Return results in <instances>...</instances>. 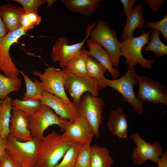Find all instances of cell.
<instances>
[{
  "instance_id": "cell-16",
  "label": "cell",
  "mask_w": 167,
  "mask_h": 167,
  "mask_svg": "<svg viewBox=\"0 0 167 167\" xmlns=\"http://www.w3.org/2000/svg\"><path fill=\"white\" fill-rule=\"evenodd\" d=\"M9 135L21 142H27L33 139L29 128L27 116L13 106Z\"/></svg>"
},
{
  "instance_id": "cell-39",
  "label": "cell",
  "mask_w": 167,
  "mask_h": 167,
  "mask_svg": "<svg viewBox=\"0 0 167 167\" xmlns=\"http://www.w3.org/2000/svg\"><path fill=\"white\" fill-rule=\"evenodd\" d=\"M6 28L0 15V40L7 33Z\"/></svg>"
},
{
  "instance_id": "cell-21",
  "label": "cell",
  "mask_w": 167,
  "mask_h": 167,
  "mask_svg": "<svg viewBox=\"0 0 167 167\" xmlns=\"http://www.w3.org/2000/svg\"><path fill=\"white\" fill-rule=\"evenodd\" d=\"M101 0H61L68 10L87 17L92 16L99 7Z\"/></svg>"
},
{
  "instance_id": "cell-28",
  "label": "cell",
  "mask_w": 167,
  "mask_h": 167,
  "mask_svg": "<svg viewBox=\"0 0 167 167\" xmlns=\"http://www.w3.org/2000/svg\"><path fill=\"white\" fill-rule=\"evenodd\" d=\"M160 33L158 31L153 29L149 37L150 41L143 48L144 51H152L157 57H161L167 54V46L160 40Z\"/></svg>"
},
{
  "instance_id": "cell-30",
  "label": "cell",
  "mask_w": 167,
  "mask_h": 167,
  "mask_svg": "<svg viewBox=\"0 0 167 167\" xmlns=\"http://www.w3.org/2000/svg\"><path fill=\"white\" fill-rule=\"evenodd\" d=\"M82 144L74 141L64 156L61 161L54 167H75L77 155Z\"/></svg>"
},
{
  "instance_id": "cell-34",
  "label": "cell",
  "mask_w": 167,
  "mask_h": 167,
  "mask_svg": "<svg viewBox=\"0 0 167 167\" xmlns=\"http://www.w3.org/2000/svg\"><path fill=\"white\" fill-rule=\"evenodd\" d=\"M145 26L161 32L164 38L167 41V14L159 21L146 22L145 23Z\"/></svg>"
},
{
  "instance_id": "cell-9",
  "label": "cell",
  "mask_w": 167,
  "mask_h": 167,
  "mask_svg": "<svg viewBox=\"0 0 167 167\" xmlns=\"http://www.w3.org/2000/svg\"><path fill=\"white\" fill-rule=\"evenodd\" d=\"M31 72L40 79L44 90L59 97L67 104L75 105L67 97L64 88V69H61L52 66L46 68L43 73L36 71Z\"/></svg>"
},
{
  "instance_id": "cell-40",
  "label": "cell",
  "mask_w": 167,
  "mask_h": 167,
  "mask_svg": "<svg viewBox=\"0 0 167 167\" xmlns=\"http://www.w3.org/2000/svg\"><path fill=\"white\" fill-rule=\"evenodd\" d=\"M4 150L5 143L4 139L0 137V159Z\"/></svg>"
},
{
  "instance_id": "cell-35",
  "label": "cell",
  "mask_w": 167,
  "mask_h": 167,
  "mask_svg": "<svg viewBox=\"0 0 167 167\" xmlns=\"http://www.w3.org/2000/svg\"><path fill=\"white\" fill-rule=\"evenodd\" d=\"M0 167H18L4 150L0 159Z\"/></svg>"
},
{
  "instance_id": "cell-13",
  "label": "cell",
  "mask_w": 167,
  "mask_h": 167,
  "mask_svg": "<svg viewBox=\"0 0 167 167\" xmlns=\"http://www.w3.org/2000/svg\"><path fill=\"white\" fill-rule=\"evenodd\" d=\"M137 97L140 100L167 105V91L159 82L144 75L139 76Z\"/></svg>"
},
{
  "instance_id": "cell-22",
  "label": "cell",
  "mask_w": 167,
  "mask_h": 167,
  "mask_svg": "<svg viewBox=\"0 0 167 167\" xmlns=\"http://www.w3.org/2000/svg\"><path fill=\"white\" fill-rule=\"evenodd\" d=\"M113 161L108 149L95 144L91 147L89 167H112Z\"/></svg>"
},
{
  "instance_id": "cell-23",
  "label": "cell",
  "mask_w": 167,
  "mask_h": 167,
  "mask_svg": "<svg viewBox=\"0 0 167 167\" xmlns=\"http://www.w3.org/2000/svg\"><path fill=\"white\" fill-rule=\"evenodd\" d=\"M88 55V51L85 48H82L77 55L69 61L65 68L76 75L88 77L86 62Z\"/></svg>"
},
{
  "instance_id": "cell-14",
  "label": "cell",
  "mask_w": 167,
  "mask_h": 167,
  "mask_svg": "<svg viewBox=\"0 0 167 167\" xmlns=\"http://www.w3.org/2000/svg\"><path fill=\"white\" fill-rule=\"evenodd\" d=\"M38 99L43 105L48 106L54 110L59 117L71 123L76 122L80 116L78 107L67 104L59 97L45 90Z\"/></svg>"
},
{
  "instance_id": "cell-2",
  "label": "cell",
  "mask_w": 167,
  "mask_h": 167,
  "mask_svg": "<svg viewBox=\"0 0 167 167\" xmlns=\"http://www.w3.org/2000/svg\"><path fill=\"white\" fill-rule=\"evenodd\" d=\"M138 76L134 66L128 65L126 74L120 78L110 79L104 76L98 81L102 88L108 86L117 91L138 114L141 115L143 112V101L137 97L134 91L135 86L138 84Z\"/></svg>"
},
{
  "instance_id": "cell-20",
  "label": "cell",
  "mask_w": 167,
  "mask_h": 167,
  "mask_svg": "<svg viewBox=\"0 0 167 167\" xmlns=\"http://www.w3.org/2000/svg\"><path fill=\"white\" fill-rule=\"evenodd\" d=\"M143 6L140 3L134 6L129 17L126 19V24L121 36L122 40L133 36L134 31L137 28L143 30L145 22L143 17Z\"/></svg>"
},
{
  "instance_id": "cell-17",
  "label": "cell",
  "mask_w": 167,
  "mask_h": 167,
  "mask_svg": "<svg viewBox=\"0 0 167 167\" xmlns=\"http://www.w3.org/2000/svg\"><path fill=\"white\" fill-rule=\"evenodd\" d=\"M86 42L89 49L88 55L95 58L104 66L113 79L118 78L120 71L117 68H114L110 56L106 50L99 44L90 38L87 40Z\"/></svg>"
},
{
  "instance_id": "cell-5",
  "label": "cell",
  "mask_w": 167,
  "mask_h": 167,
  "mask_svg": "<svg viewBox=\"0 0 167 167\" xmlns=\"http://www.w3.org/2000/svg\"><path fill=\"white\" fill-rule=\"evenodd\" d=\"M89 36L101 45L108 53L113 66L118 67L121 56V42L118 39L116 32L106 21L99 20L91 30Z\"/></svg>"
},
{
  "instance_id": "cell-1",
  "label": "cell",
  "mask_w": 167,
  "mask_h": 167,
  "mask_svg": "<svg viewBox=\"0 0 167 167\" xmlns=\"http://www.w3.org/2000/svg\"><path fill=\"white\" fill-rule=\"evenodd\" d=\"M74 142L53 130L40 142L36 152L37 165L39 167H55Z\"/></svg>"
},
{
  "instance_id": "cell-6",
  "label": "cell",
  "mask_w": 167,
  "mask_h": 167,
  "mask_svg": "<svg viewBox=\"0 0 167 167\" xmlns=\"http://www.w3.org/2000/svg\"><path fill=\"white\" fill-rule=\"evenodd\" d=\"M152 30L146 33L143 30L139 36H133L121 42V56L125 58V62L128 65L134 66L138 64L143 68L151 69L154 59H146L142 55V51L144 45L149 42Z\"/></svg>"
},
{
  "instance_id": "cell-3",
  "label": "cell",
  "mask_w": 167,
  "mask_h": 167,
  "mask_svg": "<svg viewBox=\"0 0 167 167\" xmlns=\"http://www.w3.org/2000/svg\"><path fill=\"white\" fill-rule=\"evenodd\" d=\"M4 139L5 151L18 167L37 165L36 152L41 141L21 142L10 135Z\"/></svg>"
},
{
  "instance_id": "cell-38",
  "label": "cell",
  "mask_w": 167,
  "mask_h": 167,
  "mask_svg": "<svg viewBox=\"0 0 167 167\" xmlns=\"http://www.w3.org/2000/svg\"><path fill=\"white\" fill-rule=\"evenodd\" d=\"M156 164L157 167H167V153L163 152Z\"/></svg>"
},
{
  "instance_id": "cell-31",
  "label": "cell",
  "mask_w": 167,
  "mask_h": 167,
  "mask_svg": "<svg viewBox=\"0 0 167 167\" xmlns=\"http://www.w3.org/2000/svg\"><path fill=\"white\" fill-rule=\"evenodd\" d=\"M42 18L38 14L25 12L22 16L20 21V26L26 32L33 28L35 25H38Z\"/></svg>"
},
{
  "instance_id": "cell-27",
  "label": "cell",
  "mask_w": 167,
  "mask_h": 167,
  "mask_svg": "<svg viewBox=\"0 0 167 167\" xmlns=\"http://www.w3.org/2000/svg\"><path fill=\"white\" fill-rule=\"evenodd\" d=\"M12 105L27 116L38 110L43 104L39 99L21 100L16 98L12 99Z\"/></svg>"
},
{
  "instance_id": "cell-4",
  "label": "cell",
  "mask_w": 167,
  "mask_h": 167,
  "mask_svg": "<svg viewBox=\"0 0 167 167\" xmlns=\"http://www.w3.org/2000/svg\"><path fill=\"white\" fill-rule=\"evenodd\" d=\"M27 118L33 139L39 141L42 140L44 131L49 127L57 125L63 132L70 123L58 116L49 107L43 105L37 111L27 116Z\"/></svg>"
},
{
  "instance_id": "cell-37",
  "label": "cell",
  "mask_w": 167,
  "mask_h": 167,
  "mask_svg": "<svg viewBox=\"0 0 167 167\" xmlns=\"http://www.w3.org/2000/svg\"><path fill=\"white\" fill-rule=\"evenodd\" d=\"M137 1L136 0H120V2L123 7L126 19L129 17L134 7V5Z\"/></svg>"
},
{
  "instance_id": "cell-29",
  "label": "cell",
  "mask_w": 167,
  "mask_h": 167,
  "mask_svg": "<svg viewBox=\"0 0 167 167\" xmlns=\"http://www.w3.org/2000/svg\"><path fill=\"white\" fill-rule=\"evenodd\" d=\"M87 76L97 81L102 79L107 69L94 58L88 55L86 62Z\"/></svg>"
},
{
  "instance_id": "cell-18",
  "label": "cell",
  "mask_w": 167,
  "mask_h": 167,
  "mask_svg": "<svg viewBox=\"0 0 167 167\" xmlns=\"http://www.w3.org/2000/svg\"><path fill=\"white\" fill-rule=\"evenodd\" d=\"M24 13L22 6L11 4H4L0 6V15L7 33L20 27L21 18Z\"/></svg>"
},
{
  "instance_id": "cell-42",
  "label": "cell",
  "mask_w": 167,
  "mask_h": 167,
  "mask_svg": "<svg viewBox=\"0 0 167 167\" xmlns=\"http://www.w3.org/2000/svg\"><path fill=\"white\" fill-rule=\"evenodd\" d=\"M2 100L0 96V110L1 109V107H2Z\"/></svg>"
},
{
  "instance_id": "cell-11",
  "label": "cell",
  "mask_w": 167,
  "mask_h": 167,
  "mask_svg": "<svg viewBox=\"0 0 167 167\" xmlns=\"http://www.w3.org/2000/svg\"><path fill=\"white\" fill-rule=\"evenodd\" d=\"M26 33L21 27L7 33L0 40V71L10 78L18 76L19 71L10 56L11 46Z\"/></svg>"
},
{
  "instance_id": "cell-33",
  "label": "cell",
  "mask_w": 167,
  "mask_h": 167,
  "mask_svg": "<svg viewBox=\"0 0 167 167\" xmlns=\"http://www.w3.org/2000/svg\"><path fill=\"white\" fill-rule=\"evenodd\" d=\"M20 4L25 13L38 14V9L46 2L45 0H12Z\"/></svg>"
},
{
  "instance_id": "cell-24",
  "label": "cell",
  "mask_w": 167,
  "mask_h": 167,
  "mask_svg": "<svg viewBox=\"0 0 167 167\" xmlns=\"http://www.w3.org/2000/svg\"><path fill=\"white\" fill-rule=\"evenodd\" d=\"M12 99L7 96L2 101L0 110V137L5 139L9 135L10 122L11 115Z\"/></svg>"
},
{
  "instance_id": "cell-43",
  "label": "cell",
  "mask_w": 167,
  "mask_h": 167,
  "mask_svg": "<svg viewBox=\"0 0 167 167\" xmlns=\"http://www.w3.org/2000/svg\"><path fill=\"white\" fill-rule=\"evenodd\" d=\"M39 167L38 165H36L33 167Z\"/></svg>"
},
{
  "instance_id": "cell-10",
  "label": "cell",
  "mask_w": 167,
  "mask_h": 167,
  "mask_svg": "<svg viewBox=\"0 0 167 167\" xmlns=\"http://www.w3.org/2000/svg\"><path fill=\"white\" fill-rule=\"evenodd\" d=\"M135 141L136 147L133 148L131 157L136 165H141L148 160L157 164L163 152L161 143L155 141L152 144L148 143L139 135L137 131L130 136Z\"/></svg>"
},
{
  "instance_id": "cell-36",
  "label": "cell",
  "mask_w": 167,
  "mask_h": 167,
  "mask_svg": "<svg viewBox=\"0 0 167 167\" xmlns=\"http://www.w3.org/2000/svg\"><path fill=\"white\" fill-rule=\"evenodd\" d=\"M165 2L164 0H144L143 3L148 5L152 11L156 14Z\"/></svg>"
},
{
  "instance_id": "cell-7",
  "label": "cell",
  "mask_w": 167,
  "mask_h": 167,
  "mask_svg": "<svg viewBox=\"0 0 167 167\" xmlns=\"http://www.w3.org/2000/svg\"><path fill=\"white\" fill-rule=\"evenodd\" d=\"M64 69V86L70 95L71 101L76 106L79 107L81 97L86 92L98 96L100 89L102 88L96 79L88 77L79 76Z\"/></svg>"
},
{
  "instance_id": "cell-41",
  "label": "cell",
  "mask_w": 167,
  "mask_h": 167,
  "mask_svg": "<svg viewBox=\"0 0 167 167\" xmlns=\"http://www.w3.org/2000/svg\"><path fill=\"white\" fill-rule=\"evenodd\" d=\"M56 0H47L46 2H47V8H49L51 6L53 5L56 2Z\"/></svg>"
},
{
  "instance_id": "cell-25",
  "label": "cell",
  "mask_w": 167,
  "mask_h": 167,
  "mask_svg": "<svg viewBox=\"0 0 167 167\" xmlns=\"http://www.w3.org/2000/svg\"><path fill=\"white\" fill-rule=\"evenodd\" d=\"M22 82L18 76L11 78L3 75L0 71V96L4 100L12 92H19L22 87Z\"/></svg>"
},
{
  "instance_id": "cell-8",
  "label": "cell",
  "mask_w": 167,
  "mask_h": 167,
  "mask_svg": "<svg viewBox=\"0 0 167 167\" xmlns=\"http://www.w3.org/2000/svg\"><path fill=\"white\" fill-rule=\"evenodd\" d=\"M105 102L98 96L89 92L81 97L78 107L81 115L87 120L91 126L95 136H99V127L103 122V110Z\"/></svg>"
},
{
  "instance_id": "cell-19",
  "label": "cell",
  "mask_w": 167,
  "mask_h": 167,
  "mask_svg": "<svg viewBox=\"0 0 167 167\" xmlns=\"http://www.w3.org/2000/svg\"><path fill=\"white\" fill-rule=\"evenodd\" d=\"M108 127L111 133L116 136L122 139L127 138L128 124L126 116L121 108L110 112L108 116Z\"/></svg>"
},
{
  "instance_id": "cell-26",
  "label": "cell",
  "mask_w": 167,
  "mask_h": 167,
  "mask_svg": "<svg viewBox=\"0 0 167 167\" xmlns=\"http://www.w3.org/2000/svg\"><path fill=\"white\" fill-rule=\"evenodd\" d=\"M23 77L26 87V92L24 94L23 100L38 99L44 91L41 81L35 79L32 81L22 71L19 70Z\"/></svg>"
},
{
  "instance_id": "cell-15",
  "label": "cell",
  "mask_w": 167,
  "mask_h": 167,
  "mask_svg": "<svg viewBox=\"0 0 167 167\" xmlns=\"http://www.w3.org/2000/svg\"><path fill=\"white\" fill-rule=\"evenodd\" d=\"M62 135L82 144L89 145L95 136L90 125L81 115L76 122L68 125Z\"/></svg>"
},
{
  "instance_id": "cell-32",
  "label": "cell",
  "mask_w": 167,
  "mask_h": 167,
  "mask_svg": "<svg viewBox=\"0 0 167 167\" xmlns=\"http://www.w3.org/2000/svg\"><path fill=\"white\" fill-rule=\"evenodd\" d=\"M91 145L82 144L76 157L75 167H89Z\"/></svg>"
},
{
  "instance_id": "cell-12",
  "label": "cell",
  "mask_w": 167,
  "mask_h": 167,
  "mask_svg": "<svg viewBox=\"0 0 167 167\" xmlns=\"http://www.w3.org/2000/svg\"><path fill=\"white\" fill-rule=\"evenodd\" d=\"M95 24L94 23L88 27L86 37L80 42L69 45L66 38L63 36L58 38L52 48L51 58L53 61L57 62L59 66L62 69L65 68L69 61L77 55L83 48Z\"/></svg>"
}]
</instances>
